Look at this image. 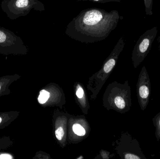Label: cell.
<instances>
[{
    "label": "cell",
    "instance_id": "obj_1",
    "mask_svg": "<svg viewBox=\"0 0 160 159\" xmlns=\"http://www.w3.org/2000/svg\"><path fill=\"white\" fill-rule=\"evenodd\" d=\"M117 10L107 12L98 8L83 10L68 24L67 35L85 43L99 42L107 38L117 26L119 19Z\"/></svg>",
    "mask_w": 160,
    "mask_h": 159
},
{
    "label": "cell",
    "instance_id": "obj_2",
    "mask_svg": "<svg viewBox=\"0 0 160 159\" xmlns=\"http://www.w3.org/2000/svg\"><path fill=\"white\" fill-rule=\"evenodd\" d=\"M158 33L157 27L147 30L138 39L133 49L132 59L135 68L139 66L147 56Z\"/></svg>",
    "mask_w": 160,
    "mask_h": 159
},
{
    "label": "cell",
    "instance_id": "obj_3",
    "mask_svg": "<svg viewBox=\"0 0 160 159\" xmlns=\"http://www.w3.org/2000/svg\"><path fill=\"white\" fill-rule=\"evenodd\" d=\"M138 102L142 111H144L149 102L151 94L150 77L145 66H143L140 72L137 84Z\"/></svg>",
    "mask_w": 160,
    "mask_h": 159
},
{
    "label": "cell",
    "instance_id": "obj_4",
    "mask_svg": "<svg viewBox=\"0 0 160 159\" xmlns=\"http://www.w3.org/2000/svg\"><path fill=\"white\" fill-rule=\"evenodd\" d=\"M153 123L156 128L155 136L158 141L160 140V112L155 115L152 119Z\"/></svg>",
    "mask_w": 160,
    "mask_h": 159
},
{
    "label": "cell",
    "instance_id": "obj_5",
    "mask_svg": "<svg viewBox=\"0 0 160 159\" xmlns=\"http://www.w3.org/2000/svg\"><path fill=\"white\" fill-rule=\"evenodd\" d=\"M114 102L117 107L121 110L125 109V107L127 106L126 100L122 96H117L115 98Z\"/></svg>",
    "mask_w": 160,
    "mask_h": 159
},
{
    "label": "cell",
    "instance_id": "obj_6",
    "mask_svg": "<svg viewBox=\"0 0 160 159\" xmlns=\"http://www.w3.org/2000/svg\"><path fill=\"white\" fill-rule=\"evenodd\" d=\"M145 7V13L147 16L153 15V0H144Z\"/></svg>",
    "mask_w": 160,
    "mask_h": 159
},
{
    "label": "cell",
    "instance_id": "obj_7",
    "mask_svg": "<svg viewBox=\"0 0 160 159\" xmlns=\"http://www.w3.org/2000/svg\"><path fill=\"white\" fill-rule=\"evenodd\" d=\"M50 93L45 90L41 91L40 92V94L38 98V101L39 103L41 104H43L45 103L48 100L50 97Z\"/></svg>",
    "mask_w": 160,
    "mask_h": 159
},
{
    "label": "cell",
    "instance_id": "obj_8",
    "mask_svg": "<svg viewBox=\"0 0 160 159\" xmlns=\"http://www.w3.org/2000/svg\"><path fill=\"white\" fill-rule=\"evenodd\" d=\"M116 61L114 58H111L105 63L103 68L104 72L106 73L110 72L115 65Z\"/></svg>",
    "mask_w": 160,
    "mask_h": 159
},
{
    "label": "cell",
    "instance_id": "obj_9",
    "mask_svg": "<svg viewBox=\"0 0 160 159\" xmlns=\"http://www.w3.org/2000/svg\"><path fill=\"white\" fill-rule=\"evenodd\" d=\"M73 130L78 136H83L85 134L86 132L84 129L78 124H74L73 125Z\"/></svg>",
    "mask_w": 160,
    "mask_h": 159
},
{
    "label": "cell",
    "instance_id": "obj_10",
    "mask_svg": "<svg viewBox=\"0 0 160 159\" xmlns=\"http://www.w3.org/2000/svg\"><path fill=\"white\" fill-rule=\"evenodd\" d=\"M29 3V0H18L16 2V5L18 7L23 8L27 7Z\"/></svg>",
    "mask_w": 160,
    "mask_h": 159
},
{
    "label": "cell",
    "instance_id": "obj_11",
    "mask_svg": "<svg viewBox=\"0 0 160 159\" xmlns=\"http://www.w3.org/2000/svg\"><path fill=\"white\" fill-rule=\"evenodd\" d=\"M64 134V132L63 129L62 127H59L55 131V135L57 139L59 141L62 140Z\"/></svg>",
    "mask_w": 160,
    "mask_h": 159
},
{
    "label": "cell",
    "instance_id": "obj_12",
    "mask_svg": "<svg viewBox=\"0 0 160 159\" xmlns=\"http://www.w3.org/2000/svg\"><path fill=\"white\" fill-rule=\"evenodd\" d=\"M77 1H93V2L101 3H104L108 2H121V0H77Z\"/></svg>",
    "mask_w": 160,
    "mask_h": 159
},
{
    "label": "cell",
    "instance_id": "obj_13",
    "mask_svg": "<svg viewBox=\"0 0 160 159\" xmlns=\"http://www.w3.org/2000/svg\"><path fill=\"white\" fill-rule=\"evenodd\" d=\"M76 94H77V96H78V98H80V99L82 98L84 94V91L82 88L81 87L79 88L77 90Z\"/></svg>",
    "mask_w": 160,
    "mask_h": 159
},
{
    "label": "cell",
    "instance_id": "obj_14",
    "mask_svg": "<svg viewBox=\"0 0 160 159\" xmlns=\"http://www.w3.org/2000/svg\"><path fill=\"white\" fill-rule=\"evenodd\" d=\"M12 156L8 154H2L0 155V159H12Z\"/></svg>",
    "mask_w": 160,
    "mask_h": 159
},
{
    "label": "cell",
    "instance_id": "obj_15",
    "mask_svg": "<svg viewBox=\"0 0 160 159\" xmlns=\"http://www.w3.org/2000/svg\"><path fill=\"white\" fill-rule=\"evenodd\" d=\"M158 43H159V47H160V35L159 36L158 38Z\"/></svg>",
    "mask_w": 160,
    "mask_h": 159
},
{
    "label": "cell",
    "instance_id": "obj_16",
    "mask_svg": "<svg viewBox=\"0 0 160 159\" xmlns=\"http://www.w3.org/2000/svg\"><path fill=\"white\" fill-rule=\"evenodd\" d=\"M2 118H1V117H0V123H1V122H2Z\"/></svg>",
    "mask_w": 160,
    "mask_h": 159
},
{
    "label": "cell",
    "instance_id": "obj_17",
    "mask_svg": "<svg viewBox=\"0 0 160 159\" xmlns=\"http://www.w3.org/2000/svg\"><path fill=\"white\" fill-rule=\"evenodd\" d=\"M81 158H82V157H80L78 158V159H81Z\"/></svg>",
    "mask_w": 160,
    "mask_h": 159
},
{
    "label": "cell",
    "instance_id": "obj_18",
    "mask_svg": "<svg viewBox=\"0 0 160 159\" xmlns=\"http://www.w3.org/2000/svg\"><path fill=\"white\" fill-rule=\"evenodd\" d=\"M1 86H0V90H1Z\"/></svg>",
    "mask_w": 160,
    "mask_h": 159
}]
</instances>
